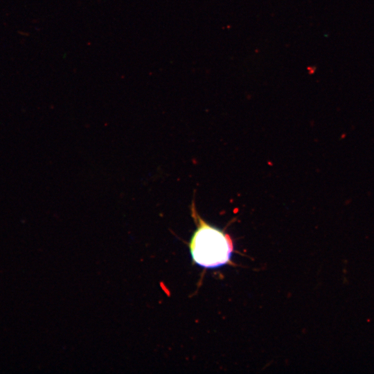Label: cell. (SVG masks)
Segmentation results:
<instances>
[{
  "label": "cell",
  "instance_id": "1",
  "mask_svg": "<svg viewBox=\"0 0 374 374\" xmlns=\"http://www.w3.org/2000/svg\"><path fill=\"white\" fill-rule=\"evenodd\" d=\"M191 215L196 224L188 244L193 261L204 268H216L229 263L233 251L231 236L205 222L197 213L194 202Z\"/></svg>",
  "mask_w": 374,
  "mask_h": 374
}]
</instances>
